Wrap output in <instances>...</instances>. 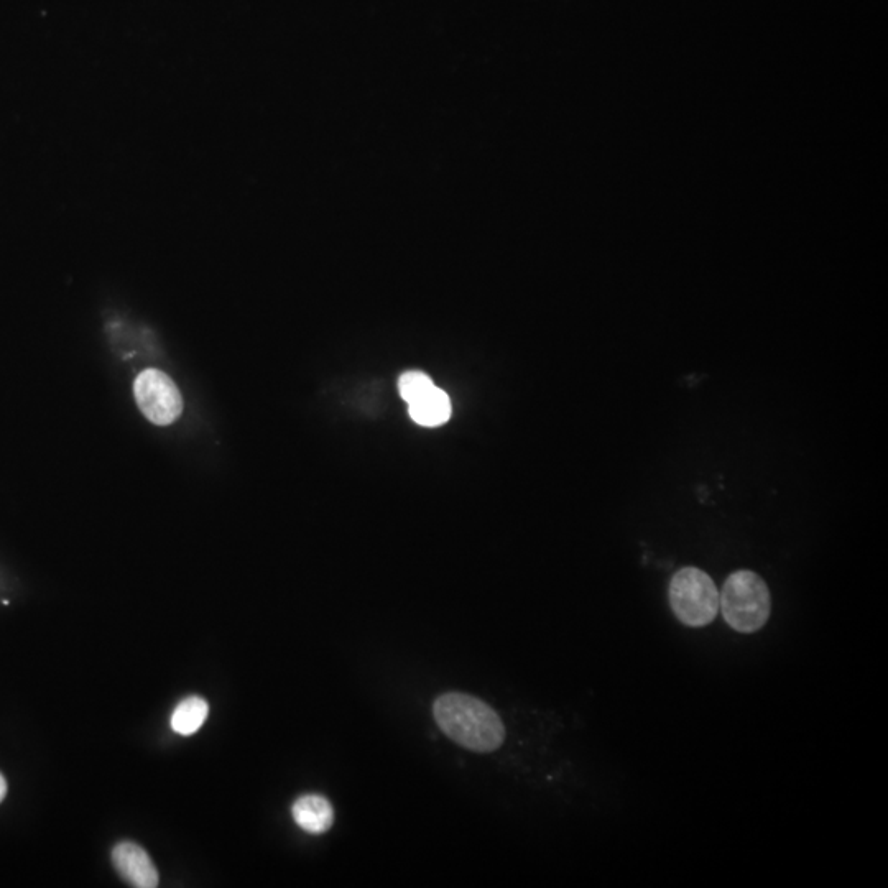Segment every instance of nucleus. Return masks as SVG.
I'll use <instances>...</instances> for the list:
<instances>
[{
	"label": "nucleus",
	"instance_id": "nucleus-8",
	"mask_svg": "<svg viewBox=\"0 0 888 888\" xmlns=\"http://www.w3.org/2000/svg\"><path fill=\"white\" fill-rule=\"evenodd\" d=\"M209 706L203 698L191 696L176 706L172 716L173 731L180 736H193L208 719Z\"/></svg>",
	"mask_w": 888,
	"mask_h": 888
},
{
	"label": "nucleus",
	"instance_id": "nucleus-7",
	"mask_svg": "<svg viewBox=\"0 0 888 888\" xmlns=\"http://www.w3.org/2000/svg\"><path fill=\"white\" fill-rule=\"evenodd\" d=\"M408 407L412 420L421 426H440L451 417V400L448 394L438 387Z\"/></svg>",
	"mask_w": 888,
	"mask_h": 888
},
{
	"label": "nucleus",
	"instance_id": "nucleus-10",
	"mask_svg": "<svg viewBox=\"0 0 888 888\" xmlns=\"http://www.w3.org/2000/svg\"><path fill=\"white\" fill-rule=\"evenodd\" d=\"M5 796H7V782H5V777L0 773V803L5 800Z\"/></svg>",
	"mask_w": 888,
	"mask_h": 888
},
{
	"label": "nucleus",
	"instance_id": "nucleus-5",
	"mask_svg": "<svg viewBox=\"0 0 888 888\" xmlns=\"http://www.w3.org/2000/svg\"><path fill=\"white\" fill-rule=\"evenodd\" d=\"M112 862L125 882L132 887H158V872L152 859L142 847L134 842H121L112 851Z\"/></svg>",
	"mask_w": 888,
	"mask_h": 888
},
{
	"label": "nucleus",
	"instance_id": "nucleus-1",
	"mask_svg": "<svg viewBox=\"0 0 888 888\" xmlns=\"http://www.w3.org/2000/svg\"><path fill=\"white\" fill-rule=\"evenodd\" d=\"M441 731L464 749L487 754L504 744L505 726L489 704L471 694H441L433 703Z\"/></svg>",
	"mask_w": 888,
	"mask_h": 888
},
{
	"label": "nucleus",
	"instance_id": "nucleus-4",
	"mask_svg": "<svg viewBox=\"0 0 888 888\" xmlns=\"http://www.w3.org/2000/svg\"><path fill=\"white\" fill-rule=\"evenodd\" d=\"M134 394L140 410L153 425H172L181 417L183 398L180 390L162 370L140 372L135 379Z\"/></svg>",
	"mask_w": 888,
	"mask_h": 888
},
{
	"label": "nucleus",
	"instance_id": "nucleus-6",
	"mask_svg": "<svg viewBox=\"0 0 888 888\" xmlns=\"http://www.w3.org/2000/svg\"><path fill=\"white\" fill-rule=\"evenodd\" d=\"M292 811L295 823L306 833H326L334 823L333 806L321 795L301 796Z\"/></svg>",
	"mask_w": 888,
	"mask_h": 888
},
{
	"label": "nucleus",
	"instance_id": "nucleus-3",
	"mask_svg": "<svg viewBox=\"0 0 888 888\" xmlns=\"http://www.w3.org/2000/svg\"><path fill=\"white\" fill-rule=\"evenodd\" d=\"M671 611L681 624L704 627L719 612V591L703 569L686 566L676 571L668 588Z\"/></svg>",
	"mask_w": 888,
	"mask_h": 888
},
{
	"label": "nucleus",
	"instance_id": "nucleus-9",
	"mask_svg": "<svg viewBox=\"0 0 888 888\" xmlns=\"http://www.w3.org/2000/svg\"><path fill=\"white\" fill-rule=\"evenodd\" d=\"M436 385L433 384V380L428 377V375L423 374V372H418V370H412V372H407V374H403L400 377V382H398V389H400V395H402L403 400L408 403V405H412V403L420 400L421 397H425L430 390L435 389Z\"/></svg>",
	"mask_w": 888,
	"mask_h": 888
},
{
	"label": "nucleus",
	"instance_id": "nucleus-2",
	"mask_svg": "<svg viewBox=\"0 0 888 888\" xmlns=\"http://www.w3.org/2000/svg\"><path fill=\"white\" fill-rule=\"evenodd\" d=\"M719 609L729 627L736 632H759L772 614V596L767 583L749 569L732 573L719 592Z\"/></svg>",
	"mask_w": 888,
	"mask_h": 888
}]
</instances>
